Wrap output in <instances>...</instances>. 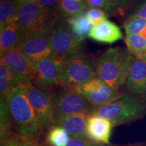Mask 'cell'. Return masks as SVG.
<instances>
[{
    "label": "cell",
    "instance_id": "cell-1",
    "mask_svg": "<svg viewBox=\"0 0 146 146\" xmlns=\"http://www.w3.org/2000/svg\"><path fill=\"white\" fill-rule=\"evenodd\" d=\"M5 99L18 135L23 138L36 139L42 131L29 100L27 85L20 84L14 87Z\"/></svg>",
    "mask_w": 146,
    "mask_h": 146
},
{
    "label": "cell",
    "instance_id": "cell-2",
    "mask_svg": "<svg viewBox=\"0 0 146 146\" xmlns=\"http://www.w3.org/2000/svg\"><path fill=\"white\" fill-rule=\"evenodd\" d=\"M132 55L123 47L110 48L95 60L96 77L114 89L123 87L130 70Z\"/></svg>",
    "mask_w": 146,
    "mask_h": 146
},
{
    "label": "cell",
    "instance_id": "cell-3",
    "mask_svg": "<svg viewBox=\"0 0 146 146\" xmlns=\"http://www.w3.org/2000/svg\"><path fill=\"white\" fill-rule=\"evenodd\" d=\"M90 113L109 120L114 127L143 118L146 114V104L130 95L122 94L109 103L92 108Z\"/></svg>",
    "mask_w": 146,
    "mask_h": 146
},
{
    "label": "cell",
    "instance_id": "cell-4",
    "mask_svg": "<svg viewBox=\"0 0 146 146\" xmlns=\"http://www.w3.org/2000/svg\"><path fill=\"white\" fill-rule=\"evenodd\" d=\"M50 93L55 125L66 116L90 113L92 109L88 101L74 88L59 85L50 90Z\"/></svg>",
    "mask_w": 146,
    "mask_h": 146
},
{
    "label": "cell",
    "instance_id": "cell-5",
    "mask_svg": "<svg viewBox=\"0 0 146 146\" xmlns=\"http://www.w3.org/2000/svg\"><path fill=\"white\" fill-rule=\"evenodd\" d=\"M96 76L95 60L82 53L64 59L60 85L75 88Z\"/></svg>",
    "mask_w": 146,
    "mask_h": 146
},
{
    "label": "cell",
    "instance_id": "cell-6",
    "mask_svg": "<svg viewBox=\"0 0 146 146\" xmlns=\"http://www.w3.org/2000/svg\"><path fill=\"white\" fill-rule=\"evenodd\" d=\"M17 21L24 34L31 32L52 31L58 21L47 12L37 1L21 3Z\"/></svg>",
    "mask_w": 146,
    "mask_h": 146
},
{
    "label": "cell",
    "instance_id": "cell-7",
    "mask_svg": "<svg viewBox=\"0 0 146 146\" xmlns=\"http://www.w3.org/2000/svg\"><path fill=\"white\" fill-rule=\"evenodd\" d=\"M50 43L54 57L65 59L82 54L83 42L74 37L65 20H60L56 23L50 34Z\"/></svg>",
    "mask_w": 146,
    "mask_h": 146
},
{
    "label": "cell",
    "instance_id": "cell-8",
    "mask_svg": "<svg viewBox=\"0 0 146 146\" xmlns=\"http://www.w3.org/2000/svg\"><path fill=\"white\" fill-rule=\"evenodd\" d=\"M51 32L26 33L23 35L18 50L31 62L52 57Z\"/></svg>",
    "mask_w": 146,
    "mask_h": 146
},
{
    "label": "cell",
    "instance_id": "cell-9",
    "mask_svg": "<svg viewBox=\"0 0 146 146\" xmlns=\"http://www.w3.org/2000/svg\"><path fill=\"white\" fill-rule=\"evenodd\" d=\"M64 59L52 57L32 62L34 68L33 85L52 90L59 86Z\"/></svg>",
    "mask_w": 146,
    "mask_h": 146
},
{
    "label": "cell",
    "instance_id": "cell-10",
    "mask_svg": "<svg viewBox=\"0 0 146 146\" xmlns=\"http://www.w3.org/2000/svg\"><path fill=\"white\" fill-rule=\"evenodd\" d=\"M27 87L29 100L39 120L41 131H49L55 125L50 91L33 85Z\"/></svg>",
    "mask_w": 146,
    "mask_h": 146
},
{
    "label": "cell",
    "instance_id": "cell-11",
    "mask_svg": "<svg viewBox=\"0 0 146 146\" xmlns=\"http://www.w3.org/2000/svg\"><path fill=\"white\" fill-rule=\"evenodd\" d=\"M74 89L94 107L109 103L122 95L119 90L112 88L96 76Z\"/></svg>",
    "mask_w": 146,
    "mask_h": 146
},
{
    "label": "cell",
    "instance_id": "cell-12",
    "mask_svg": "<svg viewBox=\"0 0 146 146\" xmlns=\"http://www.w3.org/2000/svg\"><path fill=\"white\" fill-rule=\"evenodd\" d=\"M125 94L146 104V62L132 56L129 74L125 85Z\"/></svg>",
    "mask_w": 146,
    "mask_h": 146
},
{
    "label": "cell",
    "instance_id": "cell-13",
    "mask_svg": "<svg viewBox=\"0 0 146 146\" xmlns=\"http://www.w3.org/2000/svg\"><path fill=\"white\" fill-rule=\"evenodd\" d=\"M1 62L10 69L20 84L32 85L34 78L33 66L18 49L8 51L1 56Z\"/></svg>",
    "mask_w": 146,
    "mask_h": 146
},
{
    "label": "cell",
    "instance_id": "cell-14",
    "mask_svg": "<svg viewBox=\"0 0 146 146\" xmlns=\"http://www.w3.org/2000/svg\"><path fill=\"white\" fill-rule=\"evenodd\" d=\"M113 127L109 120L89 113L87 122V138L100 145H108Z\"/></svg>",
    "mask_w": 146,
    "mask_h": 146
},
{
    "label": "cell",
    "instance_id": "cell-15",
    "mask_svg": "<svg viewBox=\"0 0 146 146\" xmlns=\"http://www.w3.org/2000/svg\"><path fill=\"white\" fill-rule=\"evenodd\" d=\"M88 37L100 43L112 44L123 39V34L118 25L107 20L100 25L93 26Z\"/></svg>",
    "mask_w": 146,
    "mask_h": 146
},
{
    "label": "cell",
    "instance_id": "cell-16",
    "mask_svg": "<svg viewBox=\"0 0 146 146\" xmlns=\"http://www.w3.org/2000/svg\"><path fill=\"white\" fill-rule=\"evenodd\" d=\"M23 35L24 33L17 19L1 30L0 33V56L8 51L18 49Z\"/></svg>",
    "mask_w": 146,
    "mask_h": 146
},
{
    "label": "cell",
    "instance_id": "cell-17",
    "mask_svg": "<svg viewBox=\"0 0 146 146\" xmlns=\"http://www.w3.org/2000/svg\"><path fill=\"white\" fill-rule=\"evenodd\" d=\"M89 114L79 113L70 115L62 119L56 125L64 129L71 137L87 138V122Z\"/></svg>",
    "mask_w": 146,
    "mask_h": 146
},
{
    "label": "cell",
    "instance_id": "cell-18",
    "mask_svg": "<svg viewBox=\"0 0 146 146\" xmlns=\"http://www.w3.org/2000/svg\"><path fill=\"white\" fill-rule=\"evenodd\" d=\"M87 11L65 20L69 29L78 41L83 42L88 37L93 25L87 18Z\"/></svg>",
    "mask_w": 146,
    "mask_h": 146
},
{
    "label": "cell",
    "instance_id": "cell-19",
    "mask_svg": "<svg viewBox=\"0 0 146 146\" xmlns=\"http://www.w3.org/2000/svg\"><path fill=\"white\" fill-rule=\"evenodd\" d=\"M14 123L5 99H0V141L1 144L14 137Z\"/></svg>",
    "mask_w": 146,
    "mask_h": 146
},
{
    "label": "cell",
    "instance_id": "cell-20",
    "mask_svg": "<svg viewBox=\"0 0 146 146\" xmlns=\"http://www.w3.org/2000/svg\"><path fill=\"white\" fill-rule=\"evenodd\" d=\"M20 5L18 0H1L0 30H3L16 21Z\"/></svg>",
    "mask_w": 146,
    "mask_h": 146
},
{
    "label": "cell",
    "instance_id": "cell-21",
    "mask_svg": "<svg viewBox=\"0 0 146 146\" xmlns=\"http://www.w3.org/2000/svg\"><path fill=\"white\" fill-rule=\"evenodd\" d=\"M20 85L17 78L2 62L0 63V93L1 98H5L14 87Z\"/></svg>",
    "mask_w": 146,
    "mask_h": 146
},
{
    "label": "cell",
    "instance_id": "cell-22",
    "mask_svg": "<svg viewBox=\"0 0 146 146\" xmlns=\"http://www.w3.org/2000/svg\"><path fill=\"white\" fill-rule=\"evenodd\" d=\"M83 1L79 0H62L60 8V16L62 20L72 17L87 11Z\"/></svg>",
    "mask_w": 146,
    "mask_h": 146
},
{
    "label": "cell",
    "instance_id": "cell-23",
    "mask_svg": "<svg viewBox=\"0 0 146 146\" xmlns=\"http://www.w3.org/2000/svg\"><path fill=\"white\" fill-rule=\"evenodd\" d=\"M125 42L127 50L135 57L141 58L146 54V39L138 35L126 34Z\"/></svg>",
    "mask_w": 146,
    "mask_h": 146
},
{
    "label": "cell",
    "instance_id": "cell-24",
    "mask_svg": "<svg viewBox=\"0 0 146 146\" xmlns=\"http://www.w3.org/2000/svg\"><path fill=\"white\" fill-rule=\"evenodd\" d=\"M70 139V135L64 129L54 125L49 130L46 140L50 146H66Z\"/></svg>",
    "mask_w": 146,
    "mask_h": 146
},
{
    "label": "cell",
    "instance_id": "cell-25",
    "mask_svg": "<svg viewBox=\"0 0 146 146\" xmlns=\"http://www.w3.org/2000/svg\"><path fill=\"white\" fill-rule=\"evenodd\" d=\"M146 27V19L139 18H127L123 25L126 34L139 35Z\"/></svg>",
    "mask_w": 146,
    "mask_h": 146
},
{
    "label": "cell",
    "instance_id": "cell-26",
    "mask_svg": "<svg viewBox=\"0 0 146 146\" xmlns=\"http://www.w3.org/2000/svg\"><path fill=\"white\" fill-rule=\"evenodd\" d=\"M110 15H125L127 10L130 9L137 0H110Z\"/></svg>",
    "mask_w": 146,
    "mask_h": 146
},
{
    "label": "cell",
    "instance_id": "cell-27",
    "mask_svg": "<svg viewBox=\"0 0 146 146\" xmlns=\"http://www.w3.org/2000/svg\"><path fill=\"white\" fill-rule=\"evenodd\" d=\"M50 15L56 21L62 20L60 16V8L62 0H36Z\"/></svg>",
    "mask_w": 146,
    "mask_h": 146
},
{
    "label": "cell",
    "instance_id": "cell-28",
    "mask_svg": "<svg viewBox=\"0 0 146 146\" xmlns=\"http://www.w3.org/2000/svg\"><path fill=\"white\" fill-rule=\"evenodd\" d=\"M86 14L89 21L93 26H96L107 21L110 16L105 10L100 8L87 9Z\"/></svg>",
    "mask_w": 146,
    "mask_h": 146
},
{
    "label": "cell",
    "instance_id": "cell-29",
    "mask_svg": "<svg viewBox=\"0 0 146 146\" xmlns=\"http://www.w3.org/2000/svg\"><path fill=\"white\" fill-rule=\"evenodd\" d=\"M135 18L146 19V0H137L129 9L127 19Z\"/></svg>",
    "mask_w": 146,
    "mask_h": 146
},
{
    "label": "cell",
    "instance_id": "cell-30",
    "mask_svg": "<svg viewBox=\"0 0 146 146\" xmlns=\"http://www.w3.org/2000/svg\"><path fill=\"white\" fill-rule=\"evenodd\" d=\"M87 8H100L110 15L111 9L110 0H83Z\"/></svg>",
    "mask_w": 146,
    "mask_h": 146
},
{
    "label": "cell",
    "instance_id": "cell-31",
    "mask_svg": "<svg viewBox=\"0 0 146 146\" xmlns=\"http://www.w3.org/2000/svg\"><path fill=\"white\" fill-rule=\"evenodd\" d=\"M66 146H102L90 141L87 138L70 137Z\"/></svg>",
    "mask_w": 146,
    "mask_h": 146
},
{
    "label": "cell",
    "instance_id": "cell-32",
    "mask_svg": "<svg viewBox=\"0 0 146 146\" xmlns=\"http://www.w3.org/2000/svg\"><path fill=\"white\" fill-rule=\"evenodd\" d=\"M21 140L22 137L20 136L18 134L15 135L7 141L1 143V146H20Z\"/></svg>",
    "mask_w": 146,
    "mask_h": 146
},
{
    "label": "cell",
    "instance_id": "cell-33",
    "mask_svg": "<svg viewBox=\"0 0 146 146\" xmlns=\"http://www.w3.org/2000/svg\"><path fill=\"white\" fill-rule=\"evenodd\" d=\"M38 145L36 143V139H32L23 138L22 137V140L20 144V146H36Z\"/></svg>",
    "mask_w": 146,
    "mask_h": 146
},
{
    "label": "cell",
    "instance_id": "cell-34",
    "mask_svg": "<svg viewBox=\"0 0 146 146\" xmlns=\"http://www.w3.org/2000/svg\"><path fill=\"white\" fill-rule=\"evenodd\" d=\"M19 1V3H27V2H31V1H36V0H18Z\"/></svg>",
    "mask_w": 146,
    "mask_h": 146
},
{
    "label": "cell",
    "instance_id": "cell-35",
    "mask_svg": "<svg viewBox=\"0 0 146 146\" xmlns=\"http://www.w3.org/2000/svg\"><path fill=\"white\" fill-rule=\"evenodd\" d=\"M141 58L142 60H143L144 61H145V62H146V54H145V55H143V56H141V58Z\"/></svg>",
    "mask_w": 146,
    "mask_h": 146
},
{
    "label": "cell",
    "instance_id": "cell-36",
    "mask_svg": "<svg viewBox=\"0 0 146 146\" xmlns=\"http://www.w3.org/2000/svg\"><path fill=\"white\" fill-rule=\"evenodd\" d=\"M79 1H83V0H79Z\"/></svg>",
    "mask_w": 146,
    "mask_h": 146
},
{
    "label": "cell",
    "instance_id": "cell-37",
    "mask_svg": "<svg viewBox=\"0 0 146 146\" xmlns=\"http://www.w3.org/2000/svg\"><path fill=\"white\" fill-rule=\"evenodd\" d=\"M36 146H39V145H36Z\"/></svg>",
    "mask_w": 146,
    "mask_h": 146
}]
</instances>
